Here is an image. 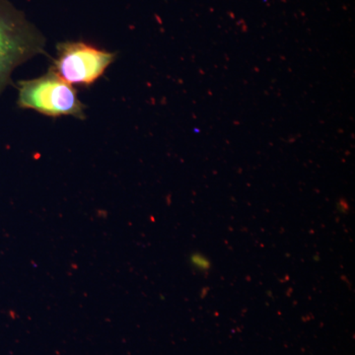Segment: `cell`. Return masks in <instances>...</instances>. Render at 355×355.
<instances>
[{"label":"cell","mask_w":355,"mask_h":355,"mask_svg":"<svg viewBox=\"0 0 355 355\" xmlns=\"http://www.w3.org/2000/svg\"><path fill=\"white\" fill-rule=\"evenodd\" d=\"M46 40L20 11L0 0V94L11 84L14 69L44 55Z\"/></svg>","instance_id":"cell-1"},{"label":"cell","mask_w":355,"mask_h":355,"mask_svg":"<svg viewBox=\"0 0 355 355\" xmlns=\"http://www.w3.org/2000/svg\"><path fill=\"white\" fill-rule=\"evenodd\" d=\"M17 90L20 109L32 110L53 119L64 116L78 120L86 118V106L79 99L77 89L51 69L37 78L18 81Z\"/></svg>","instance_id":"cell-2"},{"label":"cell","mask_w":355,"mask_h":355,"mask_svg":"<svg viewBox=\"0 0 355 355\" xmlns=\"http://www.w3.org/2000/svg\"><path fill=\"white\" fill-rule=\"evenodd\" d=\"M116 57L85 42H64L58 44L50 69L70 85L89 88L104 76Z\"/></svg>","instance_id":"cell-3"},{"label":"cell","mask_w":355,"mask_h":355,"mask_svg":"<svg viewBox=\"0 0 355 355\" xmlns=\"http://www.w3.org/2000/svg\"><path fill=\"white\" fill-rule=\"evenodd\" d=\"M191 263L200 270H207L210 268V261L200 254H193L191 258Z\"/></svg>","instance_id":"cell-4"}]
</instances>
